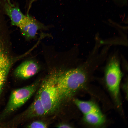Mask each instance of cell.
<instances>
[{"label": "cell", "instance_id": "6", "mask_svg": "<svg viewBox=\"0 0 128 128\" xmlns=\"http://www.w3.org/2000/svg\"><path fill=\"white\" fill-rule=\"evenodd\" d=\"M0 5L4 14L9 18L12 25L18 27L26 14L22 12L18 5L9 4L7 0H0Z\"/></svg>", "mask_w": 128, "mask_h": 128}, {"label": "cell", "instance_id": "5", "mask_svg": "<svg viewBox=\"0 0 128 128\" xmlns=\"http://www.w3.org/2000/svg\"><path fill=\"white\" fill-rule=\"evenodd\" d=\"M22 34L26 38H35L38 31L46 29L47 27L28 14L18 27Z\"/></svg>", "mask_w": 128, "mask_h": 128}, {"label": "cell", "instance_id": "12", "mask_svg": "<svg viewBox=\"0 0 128 128\" xmlns=\"http://www.w3.org/2000/svg\"><path fill=\"white\" fill-rule=\"evenodd\" d=\"M47 125L45 123L40 121L37 120L33 121L27 126L29 128H46Z\"/></svg>", "mask_w": 128, "mask_h": 128}, {"label": "cell", "instance_id": "10", "mask_svg": "<svg viewBox=\"0 0 128 128\" xmlns=\"http://www.w3.org/2000/svg\"><path fill=\"white\" fill-rule=\"evenodd\" d=\"M73 101L83 115L100 110L95 103L91 101L74 99Z\"/></svg>", "mask_w": 128, "mask_h": 128}, {"label": "cell", "instance_id": "2", "mask_svg": "<svg viewBox=\"0 0 128 128\" xmlns=\"http://www.w3.org/2000/svg\"><path fill=\"white\" fill-rule=\"evenodd\" d=\"M62 69H52L43 79L37 92L47 114L54 112L60 102L57 86V80Z\"/></svg>", "mask_w": 128, "mask_h": 128}, {"label": "cell", "instance_id": "9", "mask_svg": "<svg viewBox=\"0 0 128 128\" xmlns=\"http://www.w3.org/2000/svg\"><path fill=\"white\" fill-rule=\"evenodd\" d=\"M83 119L87 123L94 126L101 125L105 121V116L100 110L84 115Z\"/></svg>", "mask_w": 128, "mask_h": 128}, {"label": "cell", "instance_id": "13", "mask_svg": "<svg viewBox=\"0 0 128 128\" xmlns=\"http://www.w3.org/2000/svg\"><path fill=\"white\" fill-rule=\"evenodd\" d=\"M115 3L120 7L126 6L127 5V0H113Z\"/></svg>", "mask_w": 128, "mask_h": 128}, {"label": "cell", "instance_id": "8", "mask_svg": "<svg viewBox=\"0 0 128 128\" xmlns=\"http://www.w3.org/2000/svg\"><path fill=\"white\" fill-rule=\"evenodd\" d=\"M47 114L43 105L37 93L31 105L24 114L27 118L43 116Z\"/></svg>", "mask_w": 128, "mask_h": 128}, {"label": "cell", "instance_id": "11", "mask_svg": "<svg viewBox=\"0 0 128 128\" xmlns=\"http://www.w3.org/2000/svg\"><path fill=\"white\" fill-rule=\"evenodd\" d=\"M10 69L3 64L0 63V94L5 82Z\"/></svg>", "mask_w": 128, "mask_h": 128}, {"label": "cell", "instance_id": "1", "mask_svg": "<svg viewBox=\"0 0 128 128\" xmlns=\"http://www.w3.org/2000/svg\"><path fill=\"white\" fill-rule=\"evenodd\" d=\"M99 62L94 56L90 55L84 64L76 68L62 69L57 80V86L60 101L71 97L85 85L89 74L96 69Z\"/></svg>", "mask_w": 128, "mask_h": 128}, {"label": "cell", "instance_id": "16", "mask_svg": "<svg viewBox=\"0 0 128 128\" xmlns=\"http://www.w3.org/2000/svg\"><path fill=\"white\" fill-rule=\"evenodd\" d=\"M8 3L10 4H12L11 3L10 0H7Z\"/></svg>", "mask_w": 128, "mask_h": 128}, {"label": "cell", "instance_id": "14", "mask_svg": "<svg viewBox=\"0 0 128 128\" xmlns=\"http://www.w3.org/2000/svg\"><path fill=\"white\" fill-rule=\"evenodd\" d=\"M58 128H72L69 124L66 123H61L58 124L57 126Z\"/></svg>", "mask_w": 128, "mask_h": 128}, {"label": "cell", "instance_id": "15", "mask_svg": "<svg viewBox=\"0 0 128 128\" xmlns=\"http://www.w3.org/2000/svg\"><path fill=\"white\" fill-rule=\"evenodd\" d=\"M36 0H31L29 3V4L28 6V9L27 10V12H28L27 13V14L28 13V12L29 11V10L31 6L32 5V3L34 2V1H36Z\"/></svg>", "mask_w": 128, "mask_h": 128}, {"label": "cell", "instance_id": "4", "mask_svg": "<svg viewBox=\"0 0 128 128\" xmlns=\"http://www.w3.org/2000/svg\"><path fill=\"white\" fill-rule=\"evenodd\" d=\"M39 83V81H37L13 91L3 115H5L14 111L25 104L36 91Z\"/></svg>", "mask_w": 128, "mask_h": 128}, {"label": "cell", "instance_id": "3", "mask_svg": "<svg viewBox=\"0 0 128 128\" xmlns=\"http://www.w3.org/2000/svg\"><path fill=\"white\" fill-rule=\"evenodd\" d=\"M122 76L119 58L116 55H114L110 59L105 67V79L108 89L118 104Z\"/></svg>", "mask_w": 128, "mask_h": 128}, {"label": "cell", "instance_id": "7", "mask_svg": "<svg viewBox=\"0 0 128 128\" xmlns=\"http://www.w3.org/2000/svg\"><path fill=\"white\" fill-rule=\"evenodd\" d=\"M38 64L32 60L26 61L22 63L14 71L15 76L23 79H28L36 74L39 71Z\"/></svg>", "mask_w": 128, "mask_h": 128}]
</instances>
